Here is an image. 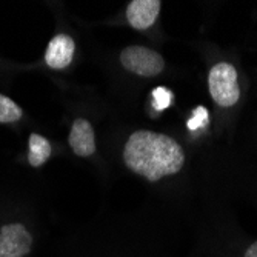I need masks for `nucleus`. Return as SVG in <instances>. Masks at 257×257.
I'll return each instance as SVG.
<instances>
[{
	"instance_id": "11",
	"label": "nucleus",
	"mask_w": 257,
	"mask_h": 257,
	"mask_svg": "<svg viewBox=\"0 0 257 257\" xmlns=\"http://www.w3.org/2000/svg\"><path fill=\"white\" fill-rule=\"evenodd\" d=\"M209 122V114L206 111V108L203 106H197L194 111H193V115L191 119L188 120V128L191 131L194 130H200V128H205Z\"/></svg>"
},
{
	"instance_id": "4",
	"label": "nucleus",
	"mask_w": 257,
	"mask_h": 257,
	"mask_svg": "<svg viewBox=\"0 0 257 257\" xmlns=\"http://www.w3.org/2000/svg\"><path fill=\"white\" fill-rule=\"evenodd\" d=\"M33 246L31 232L22 223L0 228V257H25Z\"/></svg>"
},
{
	"instance_id": "2",
	"label": "nucleus",
	"mask_w": 257,
	"mask_h": 257,
	"mask_svg": "<svg viewBox=\"0 0 257 257\" xmlns=\"http://www.w3.org/2000/svg\"><path fill=\"white\" fill-rule=\"evenodd\" d=\"M208 86L211 97L220 106H232L240 97L237 71L231 63L222 62L214 65L208 74Z\"/></svg>"
},
{
	"instance_id": "9",
	"label": "nucleus",
	"mask_w": 257,
	"mask_h": 257,
	"mask_svg": "<svg viewBox=\"0 0 257 257\" xmlns=\"http://www.w3.org/2000/svg\"><path fill=\"white\" fill-rule=\"evenodd\" d=\"M22 108L10 97L0 94V123H13L22 119Z\"/></svg>"
},
{
	"instance_id": "12",
	"label": "nucleus",
	"mask_w": 257,
	"mask_h": 257,
	"mask_svg": "<svg viewBox=\"0 0 257 257\" xmlns=\"http://www.w3.org/2000/svg\"><path fill=\"white\" fill-rule=\"evenodd\" d=\"M245 257H257V242L249 245V248L245 252Z\"/></svg>"
},
{
	"instance_id": "3",
	"label": "nucleus",
	"mask_w": 257,
	"mask_h": 257,
	"mask_svg": "<svg viewBox=\"0 0 257 257\" xmlns=\"http://www.w3.org/2000/svg\"><path fill=\"white\" fill-rule=\"evenodd\" d=\"M120 62L126 71L142 77H154L165 68V60L157 51L139 45L126 46L120 54Z\"/></svg>"
},
{
	"instance_id": "6",
	"label": "nucleus",
	"mask_w": 257,
	"mask_h": 257,
	"mask_svg": "<svg viewBox=\"0 0 257 257\" xmlns=\"http://www.w3.org/2000/svg\"><path fill=\"white\" fill-rule=\"evenodd\" d=\"M162 4L159 0H133L126 8L128 23L136 30H148L160 13Z\"/></svg>"
},
{
	"instance_id": "10",
	"label": "nucleus",
	"mask_w": 257,
	"mask_h": 257,
	"mask_svg": "<svg viewBox=\"0 0 257 257\" xmlns=\"http://www.w3.org/2000/svg\"><path fill=\"white\" fill-rule=\"evenodd\" d=\"M151 97H153V108L157 112L170 108L171 103H173V99H174L173 92L168 88H165V86L154 88L153 92H151Z\"/></svg>"
},
{
	"instance_id": "8",
	"label": "nucleus",
	"mask_w": 257,
	"mask_h": 257,
	"mask_svg": "<svg viewBox=\"0 0 257 257\" xmlns=\"http://www.w3.org/2000/svg\"><path fill=\"white\" fill-rule=\"evenodd\" d=\"M28 145H30L28 162L31 167L39 168L51 157V144L46 137H43L37 133H33V134H30Z\"/></svg>"
},
{
	"instance_id": "5",
	"label": "nucleus",
	"mask_w": 257,
	"mask_h": 257,
	"mask_svg": "<svg viewBox=\"0 0 257 257\" xmlns=\"http://www.w3.org/2000/svg\"><path fill=\"white\" fill-rule=\"evenodd\" d=\"M76 43L73 37L68 34H57L54 36L45 51V62L53 69H63L69 66L74 59Z\"/></svg>"
},
{
	"instance_id": "7",
	"label": "nucleus",
	"mask_w": 257,
	"mask_h": 257,
	"mask_svg": "<svg viewBox=\"0 0 257 257\" xmlns=\"http://www.w3.org/2000/svg\"><path fill=\"white\" fill-rule=\"evenodd\" d=\"M69 147L74 151V154L80 157H88L92 153H96V137L94 130L86 119L74 120L71 131L68 137Z\"/></svg>"
},
{
	"instance_id": "1",
	"label": "nucleus",
	"mask_w": 257,
	"mask_h": 257,
	"mask_svg": "<svg viewBox=\"0 0 257 257\" xmlns=\"http://www.w3.org/2000/svg\"><path fill=\"white\" fill-rule=\"evenodd\" d=\"M123 160L133 173L144 176L148 182H157L182 170L185 153L173 137L139 130L126 140Z\"/></svg>"
}]
</instances>
